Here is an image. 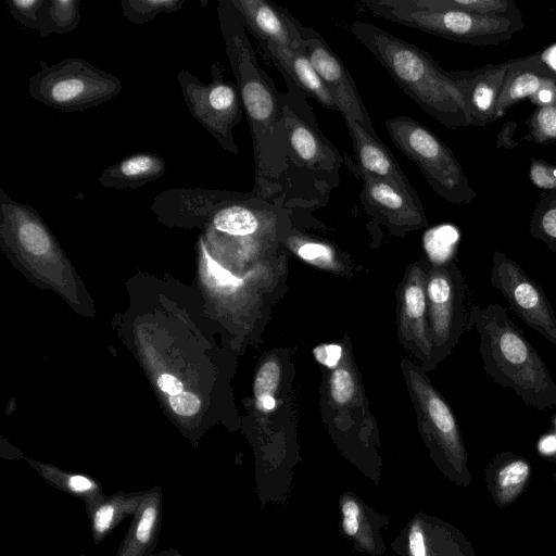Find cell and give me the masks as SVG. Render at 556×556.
Instances as JSON below:
<instances>
[{
  "label": "cell",
  "instance_id": "obj_1",
  "mask_svg": "<svg viewBox=\"0 0 556 556\" xmlns=\"http://www.w3.org/2000/svg\"><path fill=\"white\" fill-rule=\"evenodd\" d=\"M217 17L252 137L255 178L251 191L258 198L280 201L287 169L281 93L261 67L243 22L230 0L218 1Z\"/></svg>",
  "mask_w": 556,
  "mask_h": 556
},
{
  "label": "cell",
  "instance_id": "obj_2",
  "mask_svg": "<svg viewBox=\"0 0 556 556\" xmlns=\"http://www.w3.org/2000/svg\"><path fill=\"white\" fill-rule=\"evenodd\" d=\"M285 81L287 169L280 201L288 210L325 205L340 184L344 159L320 130L307 98L289 79Z\"/></svg>",
  "mask_w": 556,
  "mask_h": 556
},
{
  "label": "cell",
  "instance_id": "obj_3",
  "mask_svg": "<svg viewBox=\"0 0 556 556\" xmlns=\"http://www.w3.org/2000/svg\"><path fill=\"white\" fill-rule=\"evenodd\" d=\"M469 326L480 337L479 351L485 374L539 410L556 406V382L544 361L506 309L497 303L472 306Z\"/></svg>",
  "mask_w": 556,
  "mask_h": 556
},
{
  "label": "cell",
  "instance_id": "obj_4",
  "mask_svg": "<svg viewBox=\"0 0 556 556\" xmlns=\"http://www.w3.org/2000/svg\"><path fill=\"white\" fill-rule=\"evenodd\" d=\"M350 29L422 111L448 129L469 126L456 86L427 51L369 22Z\"/></svg>",
  "mask_w": 556,
  "mask_h": 556
},
{
  "label": "cell",
  "instance_id": "obj_5",
  "mask_svg": "<svg viewBox=\"0 0 556 556\" xmlns=\"http://www.w3.org/2000/svg\"><path fill=\"white\" fill-rule=\"evenodd\" d=\"M386 128L393 144L417 165L435 194L454 204L477 199L460 163L434 132L406 115L388 118Z\"/></svg>",
  "mask_w": 556,
  "mask_h": 556
},
{
  "label": "cell",
  "instance_id": "obj_6",
  "mask_svg": "<svg viewBox=\"0 0 556 556\" xmlns=\"http://www.w3.org/2000/svg\"><path fill=\"white\" fill-rule=\"evenodd\" d=\"M122 81L81 58H66L40 68L28 79V93L36 101L62 112L98 106L122 91Z\"/></svg>",
  "mask_w": 556,
  "mask_h": 556
},
{
  "label": "cell",
  "instance_id": "obj_7",
  "mask_svg": "<svg viewBox=\"0 0 556 556\" xmlns=\"http://www.w3.org/2000/svg\"><path fill=\"white\" fill-rule=\"evenodd\" d=\"M376 16L445 39L471 46H496L523 29L521 17L481 15L453 10L401 9L379 0H361Z\"/></svg>",
  "mask_w": 556,
  "mask_h": 556
},
{
  "label": "cell",
  "instance_id": "obj_8",
  "mask_svg": "<svg viewBox=\"0 0 556 556\" xmlns=\"http://www.w3.org/2000/svg\"><path fill=\"white\" fill-rule=\"evenodd\" d=\"M212 79L203 83L187 70L176 73L184 101L195 121L227 152L238 155L233 129L242 119V103L237 85L224 78L219 61L211 64Z\"/></svg>",
  "mask_w": 556,
  "mask_h": 556
},
{
  "label": "cell",
  "instance_id": "obj_9",
  "mask_svg": "<svg viewBox=\"0 0 556 556\" xmlns=\"http://www.w3.org/2000/svg\"><path fill=\"white\" fill-rule=\"evenodd\" d=\"M490 282L530 328L556 345V314L540 285L502 251L492 256Z\"/></svg>",
  "mask_w": 556,
  "mask_h": 556
},
{
  "label": "cell",
  "instance_id": "obj_10",
  "mask_svg": "<svg viewBox=\"0 0 556 556\" xmlns=\"http://www.w3.org/2000/svg\"><path fill=\"white\" fill-rule=\"evenodd\" d=\"M305 54L333 98L343 121H355L371 134H377L364 101L348 68L311 26L301 25Z\"/></svg>",
  "mask_w": 556,
  "mask_h": 556
},
{
  "label": "cell",
  "instance_id": "obj_11",
  "mask_svg": "<svg viewBox=\"0 0 556 556\" xmlns=\"http://www.w3.org/2000/svg\"><path fill=\"white\" fill-rule=\"evenodd\" d=\"M441 264L430 274L427 295L431 306L432 330L435 344L447 351L466 326L464 314L465 282L455 267Z\"/></svg>",
  "mask_w": 556,
  "mask_h": 556
},
{
  "label": "cell",
  "instance_id": "obj_12",
  "mask_svg": "<svg viewBox=\"0 0 556 556\" xmlns=\"http://www.w3.org/2000/svg\"><path fill=\"white\" fill-rule=\"evenodd\" d=\"M511 60L475 70L446 71L464 104L469 126H486L497 119L496 103Z\"/></svg>",
  "mask_w": 556,
  "mask_h": 556
},
{
  "label": "cell",
  "instance_id": "obj_13",
  "mask_svg": "<svg viewBox=\"0 0 556 556\" xmlns=\"http://www.w3.org/2000/svg\"><path fill=\"white\" fill-rule=\"evenodd\" d=\"M248 192L204 188H172L160 192L150 208L167 224H207L223 205L244 198Z\"/></svg>",
  "mask_w": 556,
  "mask_h": 556
},
{
  "label": "cell",
  "instance_id": "obj_14",
  "mask_svg": "<svg viewBox=\"0 0 556 556\" xmlns=\"http://www.w3.org/2000/svg\"><path fill=\"white\" fill-rule=\"evenodd\" d=\"M359 193L364 210L393 229H414L427 225L422 202L400 188L367 175Z\"/></svg>",
  "mask_w": 556,
  "mask_h": 556
},
{
  "label": "cell",
  "instance_id": "obj_15",
  "mask_svg": "<svg viewBox=\"0 0 556 556\" xmlns=\"http://www.w3.org/2000/svg\"><path fill=\"white\" fill-rule=\"evenodd\" d=\"M243 25L260 43L305 52L301 24L285 9L266 0H230Z\"/></svg>",
  "mask_w": 556,
  "mask_h": 556
},
{
  "label": "cell",
  "instance_id": "obj_16",
  "mask_svg": "<svg viewBox=\"0 0 556 556\" xmlns=\"http://www.w3.org/2000/svg\"><path fill=\"white\" fill-rule=\"evenodd\" d=\"M344 123L352 139L356 174L387 181L412 197L420 199L400 164L378 135L369 132L355 121H345Z\"/></svg>",
  "mask_w": 556,
  "mask_h": 556
},
{
  "label": "cell",
  "instance_id": "obj_17",
  "mask_svg": "<svg viewBox=\"0 0 556 556\" xmlns=\"http://www.w3.org/2000/svg\"><path fill=\"white\" fill-rule=\"evenodd\" d=\"M417 396L456 477L460 482L467 484L470 479L467 456L452 409L419 375H417Z\"/></svg>",
  "mask_w": 556,
  "mask_h": 556
},
{
  "label": "cell",
  "instance_id": "obj_18",
  "mask_svg": "<svg viewBox=\"0 0 556 556\" xmlns=\"http://www.w3.org/2000/svg\"><path fill=\"white\" fill-rule=\"evenodd\" d=\"M163 493L160 485L143 491L131 523L116 556H152L162 523Z\"/></svg>",
  "mask_w": 556,
  "mask_h": 556
},
{
  "label": "cell",
  "instance_id": "obj_19",
  "mask_svg": "<svg viewBox=\"0 0 556 556\" xmlns=\"http://www.w3.org/2000/svg\"><path fill=\"white\" fill-rule=\"evenodd\" d=\"M258 46L263 54L281 72L285 79L293 83L306 98L316 100L325 109L338 112L333 98L305 52L269 43Z\"/></svg>",
  "mask_w": 556,
  "mask_h": 556
},
{
  "label": "cell",
  "instance_id": "obj_20",
  "mask_svg": "<svg viewBox=\"0 0 556 556\" xmlns=\"http://www.w3.org/2000/svg\"><path fill=\"white\" fill-rule=\"evenodd\" d=\"M547 80L556 81V73L543 61L540 52L513 59L497 99V118L521 100L530 99Z\"/></svg>",
  "mask_w": 556,
  "mask_h": 556
},
{
  "label": "cell",
  "instance_id": "obj_21",
  "mask_svg": "<svg viewBox=\"0 0 556 556\" xmlns=\"http://www.w3.org/2000/svg\"><path fill=\"white\" fill-rule=\"evenodd\" d=\"M532 475L531 464L513 452H500L485 468L488 491L501 507L511 505L525 491Z\"/></svg>",
  "mask_w": 556,
  "mask_h": 556
},
{
  "label": "cell",
  "instance_id": "obj_22",
  "mask_svg": "<svg viewBox=\"0 0 556 556\" xmlns=\"http://www.w3.org/2000/svg\"><path fill=\"white\" fill-rule=\"evenodd\" d=\"M167 169L165 160L152 152H138L106 167L99 185L111 189H136L162 177Z\"/></svg>",
  "mask_w": 556,
  "mask_h": 556
},
{
  "label": "cell",
  "instance_id": "obj_23",
  "mask_svg": "<svg viewBox=\"0 0 556 556\" xmlns=\"http://www.w3.org/2000/svg\"><path fill=\"white\" fill-rule=\"evenodd\" d=\"M142 495L143 491H117L85 506L93 543L100 544L124 519L132 517Z\"/></svg>",
  "mask_w": 556,
  "mask_h": 556
},
{
  "label": "cell",
  "instance_id": "obj_24",
  "mask_svg": "<svg viewBox=\"0 0 556 556\" xmlns=\"http://www.w3.org/2000/svg\"><path fill=\"white\" fill-rule=\"evenodd\" d=\"M387 7L421 10H453L481 15L521 17L513 0H379Z\"/></svg>",
  "mask_w": 556,
  "mask_h": 556
},
{
  "label": "cell",
  "instance_id": "obj_25",
  "mask_svg": "<svg viewBox=\"0 0 556 556\" xmlns=\"http://www.w3.org/2000/svg\"><path fill=\"white\" fill-rule=\"evenodd\" d=\"M33 466L49 485L81 500L85 506L104 495L101 483L88 475L66 472L46 464L33 463Z\"/></svg>",
  "mask_w": 556,
  "mask_h": 556
},
{
  "label": "cell",
  "instance_id": "obj_26",
  "mask_svg": "<svg viewBox=\"0 0 556 556\" xmlns=\"http://www.w3.org/2000/svg\"><path fill=\"white\" fill-rule=\"evenodd\" d=\"M80 21V0H45L37 31L41 37L65 35L76 29Z\"/></svg>",
  "mask_w": 556,
  "mask_h": 556
},
{
  "label": "cell",
  "instance_id": "obj_27",
  "mask_svg": "<svg viewBox=\"0 0 556 556\" xmlns=\"http://www.w3.org/2000/svg\"><path fill=\"white\" fill-rule=\"evenodd\" d=\"M530 235L556 254V190L544 191L532 213Z\"/></svg>",
  "mask_w": 556,
  "mask_h": 556
},
{
  "label": "cell",
  "instance_id": "obj_28",
  "mask_svg": "<svg viewBox=\"0 0 556 556\" xmlns=\"http://www.w3.org/2000/svg\"><path fill=\"white\" fill-rule=\"evenodd\" d=\"M185 0H123L122 14L130 23L140 25L155 20L162 13L179 11Z\"/></svg>",
  "mask_w": 556,
  "mask_h": 556
},
{
  "label": "cell",
  "instance_id": "obj_29",
  "mask_svg": "<svg viewBox=\"0 0 556 556\" xmlns=\"http://www.w3.org/2000/svg\"><path fill=\"white\" fill-rule=\"evenodd\" d=\"M527 132L521 140L536 144H556V101L535 108L526 121Z\"/></svg>",
  "mask_w": 556,
  "mask_h": 556
},
{
  "label": "cell",
  "instance_id": "obj_30",
  "mask_svg": "<svg viewBox=\"0 0 556 556\" xmlns=\"http://www.w3.org/2000/svg\"><path fill=\"white\" fill-rule=\"evenodd\" d=\"M405 314L409 320L417 325V336L425 350H429V343L425 331L426 291L422 279L410 281L404 292Z\"/></svg>",
  "mask_w": 556,
  "mask_h": 556
},
{
  "label": "cell",
  "instance_id": "obj_31",
  "mask_svg": "<svg viewBox=\"0 0 556 556\" xmlns=\"http://www.w3.org/2000/svg\"><path fill=\"white\" fill-rule=\"evenodd\" d=\"M45 0H8L7 8L11 16L26 28L38 30L40 11Z\"/></svg>",
  "mask_w": 556,
  "mask_h": 556
},
{
  "label": "cell",
  "instance_id": "obj_32",
  "mask_svg": "<svg viewBox=\"0 0 556 556\" xmlns=\"http://www.w3.org/2000/svg\"><path fill=\"white\" fill-rule=\"evenodd\" d=\"M280 375V365L276 359L267 361L261 366L254 381L256 402L263 399L274 397Z\"/></svg>",
  "mask_w": 556,
  "mask_h": 556
},
{
  "label": "cell",
  "instance_id": "obj_33",
  "mask_svg": "<svg viewBox=\"0 0 556 556\" xmlns=\"http://www.w3.org/2000/svg\"><path fill=\"white\" fill-rule=\"evenodd\" d=\"M292 242L298 255L306 262L328 263L333 258V250L325 243L303 238H292Z\"/></svg>",
  "mask_w": 556,
  "mask_h": 556
},
{
  "label": "cell",
  "instance_id": "obj_34",
  "mask_svg": "<svg viewBox=\"0 0 556 556\" xmlns=\"http://www.w3.org/2000/svg\"><path fill=\"white\" fill-rule=\"evenodd\" d=\"M330 393L338 404L348 403L354 393V381L345 368L336 369L330 378Z\"/></svg>",
  "mask_w": 556,
  "mask_h": 556
},
{
  "label": "cell",
  "instance_id": "obj_35",
  "mask_svg": "<svg viewBox=\"0 0 556 556\" xmlns=\"http://www.w3.org/2000/svg\"><path fill=\"white\" fill-rule=\"evenodd\" d=\"M529 178L541 190H556V166L542 160L533 159L531 161Z\"/></svg>",
  "mask_w": 556,
  "mask_h": 556
},
{
  "label": "cell",
  "instance_id": "obj_36",
  "mask_svg": "<svg viewBox=\"0 0 556 556\" xmlns=\"http://www.w3.org/2000/svg\"><path fill=\"white\" fill-rule=\"evenodd\" d=\"M201 248L206 262V269L217 285L238 287L242 283L240 278L231 275L211 257L203 242H201Z\"/></svg>",
  "mask_w": 556,
  "mask_h": 556
},
{
  "label": "cell",
  "instance_id": "obj_37",
  "mask_svg": "<svg viewBox=\"0 0 556 556\" xmlns=\"http://www.w3.org/2000/svg\"><path fill=\"white\" fill-rule=\"evenodd\" d=\"M169 404L173 410L181 416H191L200 409V400L189 392H180L169 396Z\"/></svg>",
  "mask_w": 556,
  "mask_h": 556
},
{
  "label": "cell",
  "instance_id": "obj_38",
  "mask_svg": "<svg viewBox=\"0 0 556 556\" xmlns=\"http://www.w3.org/2000/svg\"><path fill=\"white\" fill-rule=\"evenodd\" d=\"M313 354L318 363L334 369L342 356V348L338 344H321L313 350Z\"/></svg>",
  "mask_w": 556,
  "mask_h": 556
},
{
  "label": "cell",
  "instance_id": "obj_39",
  "mask_svg": "<svg viewBox=\"0 0 556 556\" xmlns=\"http://www.w3.org/2000/svg\"><path fill=\"white\" fill-rule=\"evenodd\" d=\"M536 108L546 106L556 101V81L547 80L529 99Z\"/></svg>",
  "mask_w": 556,
  "mask_h": 556
},
{
  "label": "cell",
  "instance_id": "obj_40",
  "mask_svg": "<svg viewBox=\"0 0 556 556\" xmlns=\"http://www.w3.org/2000/svg\"><path fill=\"white\" fill-rule=\"evenodd\" d=\"M343 529L346 534L354 535L358 531L359 508L355 502L349 501L342 506Z\"/></svg>",
  "mask_w": 556,
  "mask_h": 556
},
{
  "label": "cell",
  "instance_id": "obj_41",
  "mask_svg": "<svg viewBox=\"0 0 556 556\" xmlns=\"http://www.w3.org/2000/svg\"><path fill=\"white\" fill-rule=\"evenodd\" d=\"M517 126L518 124L515 121H508L502 125L495 140L497 148L510 150L520 143V141L515 140L514 138Z\"/></svg>",
  "mask_w": 556,
  "mask_h": 556
},
{
  "label": "cell",
  "instance_id": "obj_42",
  "mask_svg": "<svg viewBox=\"0 0 556 556\" xmlns=\"http://www.w3.org/2000/svg\"><path fill=\"white\" fill-rule=\"evenodd\" d=\"M160 389L170 395L182 392V383L174 376L163 374L157 379Z\"/></svg>",
  "mask_w": 556,
  "mask_h": 556
},
{
  "label": "cell",
  "instance_id": "obj_43",
  "mask_svg": "<svg viewBox=\"0 0 556 556\" xmlns=\"http://www.w3.org/2000/svg\"><path fill=\"white\" fill-rule=\"evenodd\" d=\"M409 548L412 556H426L424 534L418 527H414L410 531Z\"/></svg>",
  "mask_w": 556,
  "mask_h": 556
},
{
  "label": "cell",
  "instance_id": "obj_44",
  "mask_svg": "<svg viewBox=\"0 0 556 556\" xmlns=\"http://www.w3.org/2000/svg\"><path fill=\"white\" fill-rule=\"evenodd\" d=\"M543 61L556 73V45H553L540 52Z\"/></svg>",
  "mask_w": 556,
  "mask_h": 556
},
{
  "label": "cell",
  "instance_id": "obj_45",
  "mask_svg": "<svg viewBox=\"0 0 556 556\" xmlns=\"http://www.w3.org/2000/svg\"><path fill=\"white\" fill-rule=\"evenodd\" d=\"M540 451L543 454L551 455L556 452V440L547 439L540 444Z\"/></svg>",
  "mask_w": 556,
  "mask_h": 556
},
{
  "label": "cell",
  "instance_id": "obj_46",
  "mask_svg": "<svg viewBox=\"0 0 556 556\" xmlns=\"http://www.w3.org/2000/svg\"><path fill=\"white\" fill-rule=\"evenodd\" d=\"M153 556H182V555L175 548H167V549H163L159 553H155Z\"/></svg>",
  "mask_w": 556,
  "mask_h": 556
},
{
  "label": "cell",
  "instance_id": "obj_47",
  "mask_svg": "<svg viewBox=\"0 0 556 556\" xmlns=\"http://www.w3.org/2000/svg\"><path fill=\"white\" fill-rule=\"evenodd\" d=\"M79 556H84V555H79Z\"/></svg>",
  "mask_w": 556,
  "mask_h": 556
},
{
  "label": "cell",
  "instance_id": "obj_48",
  "mask_svg": "<svg viewBox=\"0 0 556 556\" xmlns=\"http://www.w3.org/2000/svg\"><path fill=\"white\" fill-rule=\"evenodd\" d=\"M153 556V555H152Z\"/></svg>",
  "mask_w": 556,
  "mask_h": 556
}]
</instances>
